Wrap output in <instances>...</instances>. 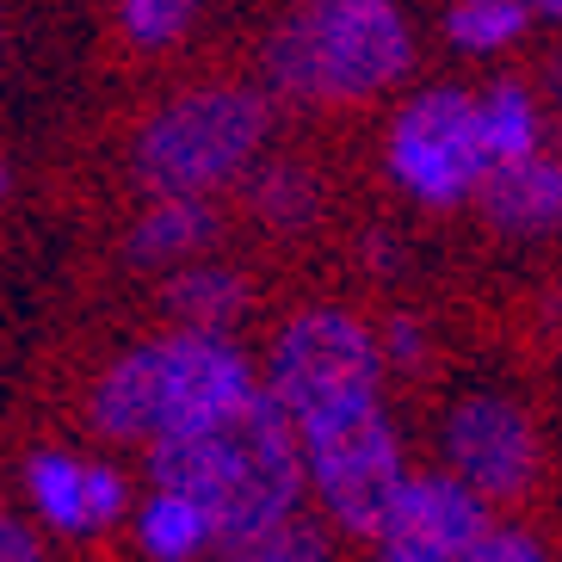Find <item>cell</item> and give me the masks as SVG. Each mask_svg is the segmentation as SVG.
<instances>
[{
    "instance_id": "obj_10",
    "label": "cell",
    "mask_w": 562,
    "mask_h": 562,
    "mask_svg": "<svg viewBox=\"0 0 562 562\" xmlns=\"http://www.w3.org/2000/svg\"><path fill=\"white\" fill-rule=\"evenodd\" d=\"M25 488L56 531H105L131 501L112 463H81L68 451H37L25 463Z\"/></svg>"
},
{
    "instance_id": "obj_4",
    "label": "cell",
    "mask_w": 562,
    "mask_h": 562,
    "mask_svg": "<svg viewBox=\"0 0 562 562\" xmlns=\"http://www.w3.org/2000/svg\"><path fill=\"white\" fill-rule=\"evenodd\" d=\"M272 112L248 87H199L149 117L136 136V180L155 199H204L260 155Z\"/></svg>"
},
{
    "instance_id": "obj_15",
    "label": "cell",
    "mask_w": 562,
    "mask_h": 562,
    "mask_svg": "<svg viewBox=\"0 0 562 562\" xmlns=\"http://www.w3.org/2000/svg\"><path fill=\"white\" fill-rule=\"evenodd\" d=\"M476 136H482V155H488V167L495 161H519V155L538 149V105H531L526 87H488L476 100Z\"/></svg>"
},
{
    "instance_id": "obj_23",
    "label": "cell",
    "mask_w": 562,
    "mask_h": 562,
    "mask_svg": "<svg viewBox=\"0 0 562 562\" xmlns=\"http://www.w3.org/2000/svg\"><path fill=\"white\" fill-rule=\"evenodd\" d=\"M378 562H446V557H432V550H420V544H396V538H378Z\"/></svg>"
},
{
    "instance_id": "obj_22",
    "label": "cell",
    "mask_w": 562,
    "mask_h": 562,
    "mask_svg": "<svg viewBox=\"0 0 562 562\" xmlns=\"http://www.w3.org/2000/svg\"><path fill=\"white\" fill-rule=\"evenodd\" d=\"M0 562H44L37 557V538L19 519H7V513H0Z\"/></svg>"
},
{
    "instance_id": "obj_14",
    "label": "cell",
    "mask_w": 562,
    "mask_h": 562,
    "mask_svg": "<svg viewBox=\"0 0 562 562\" xmlns=\"http://www.w3.org/2000/svg\"><path fill=\"white\" fill-rule=\"evenodd\" d=\"M167 303L180 310L186 328L223 334L235 315L248 310V284L235 279V272H223V266H186V272H173V284H167Z\"/></svg>"
},
{
    "instance_id": "obj_6",
    "label": "cell",
    "mask_w": 562,
    "mask_h": 562,
    "mask_svg": "<svg viewBox=\"0 0 562 562\" xmlns=\"http://www.w3.org/2000/svg\"><path fill=\"white\" fill-rule=\"evenodd\" d=\"M383 352L364 322L340 310H303L297 322H284L279 347H272V371H266V396L284 408L291 427L315 420L328 408L378 396Z\"/></svg>"
},
{
    "instance_id": "obj_17",
    "label": "cell",
    "mask_w": 562,
    "mask_h": 562,
    "mask_svg": "<svg viewBox=\"0 0 562 562\" xmlns=\"http://www.w3.org/2000/svg\"><path fill=\"white\" fill-rule=\"evenodd\" d=\"M254 211H260L272 229H303L315 216V180L303 167H266L260 186H254Z\"/></svg>"
},
{
    "instance_id": "obj_18",
    "label": "cell",
    "mask_w": 562,
    "mask_h": 562,
    "mask_svg": "<svg viewBox=\"0 0 562 562\" xmlns=\"http://www.w3.org/2000/svg\"><path fill=\"white\" fill-rule=\"evenodd\" d=\"M199 0H124V32L143 44V50H161L192 25Z\"/></svg>"
},
{
    "instance_id": "obj_2",
    "label": "cell",
    "mask_w": 562,
    "mask_h": 562,
    "mask_svg": "<svg viewBox=\"0 0 562 562\" xmlns=\"http://www.w3.org/2000/svg\"><path fill=\"white\" fill-rule=\"evenodd\" d=\"M254 390V364L241 359L229 334L186 328L155 347H136L112 364L93 390V420L105 439L155 446L167 432H186L223 414Z\"/></svg>"
},
{
    "instance_id": "obj_19",
    "label": "cell",
    "mask_w": 562,
    "mask_h": 562,
    "mask_svg": "<svg viewBox=\"0 0 562 562\" xmlns=\"http://www.w3.org/2000/svg\"><path fill=\"white\" fill-rule=\"evenodd\" d=\"M223 562H328V550H322V538L315 531H303V526H272V531H260V538H248V544H235Z\"/></svg>"
},
{
    "instance_id": "obj_12",
    "label": "cell",
    "mask_w": 562,
    "mask_h": 562,
    "mask_svg": "<svg viewBox=\"0 0 562 562\" xmlns=\"http://www.w3.org/2000/svg\"><path fill=\"white\" fill-rule=\"evenodd\" d=\"M211 204L199 199H161L136 216L131 229V260L136 266H180L186 254H199L211 241Z\"/></svg>"
},
{
    "instance_id": "obj_24",
    "label": "cell",
    "mask_w": 562,
    "mask_h": 562,
    "mask_svg": "<svg viewBox=\"0 0 562 562\" xmlns=\"http://www.w3.org/2000/svg\"><path fill=\"white\" fill-rule=\"evenodd\" d=\"M364 254H371V266H396V241H390V235H371V241H364Z\"/></svg>"
},
{
    "instance_id": "obj_25",
    "label": "cell",
    "mask_w": 562,
    "mask_h": 562,
    "mask_svg": "<svg viewBox=\"0 0 562 562\" xmlns=\"http://www.w3.org/2000/svg\"><path fill=\"white\" fill-rule=\"evenodd\" d=\"M531 7H538V13H557V7H562V0H531Z\"/></svg>"
},
{
    "instance_id": "obj_1",
    "label": "cell",
    "mask_w": 562,
    "mask_h": 562,
    "mask_svg": "<svg viewBox=\"0 0 562 562\" xmlns=\"http://www.w3.org/2000/svg\"><path fill=\"white\" fill-rule=\"evenodd\" d=\"M149 470L155 488H173L204 513L216 550H235L260 531L284 526L303 501L297 432L260 383L199 427L155 439Z\"/></svg>"
},
{
    "instance_id": "obj_13",
    "label": "cell",
    "mask_w": 562,
    "mask_h": 562,
    "mask_svg": "<svg viewBox=\"0 0 562 562\" xmlns=\"http://www.w3.org/2000/svg\"><path fill=\"white\" fill-rule=\"evenodd\" d=\"M136 538L149 550L155 562H192L211 550V526H204V513L192 507L186 495L173 488H155V501H143L136 513Z\"/></svg>"
},
{
    "instance_id": "obj_7",
    "label": "cell",
    "mask_w": 562,
    "mask_h": 562,
    "mask_svg": "<svg viewBox=\"0 0 562 562\" xmlns=\"http://www.w3.org/2000/svg\"><path fill=\"white\" fill-rule=\"evenodd\" d=\"M390 173L408 186L420 204H463L488 173L476 136V100L458 87H432L420 100L402 105L396 131H390Z\"/></svg>"
},
{
    "instance_id": "obj_8",
    "label": "cell",
    "mask_w": 562,
    "mask_h": 562,
    "mask_svg": "<svg viewBox=\"0 0 562 562\" xmlns=\"http://www.w3.org/2000/svg\"><path fill=\"white\" fill-rule=\"evenodd\" d=\"M446 458L463 488L482 501H513L538 470V432L507 396H463L446 427Z\"/></svg>"
},
{
    "instance_id": "obj_11",
    "label": "cell",
    "mask_w": 562,
    "mask_h": 562,
    "mask_svg": "<svg viewBox=\"0 0 562 562\" xmlns=\"http://www.w3.org/2000/svg\"><path fill=\"white\" fill-rule=\"evenodd\" d=\"M476 192L507 235H544L562 216V173L538 149L519 155V161H495L476 180Z\"/></svg>"
},
{
    "instance_id": "obj_20",
    "label": "cell",
    "mask_w": 562,
    "mask_h": 562,
    "mask_svg": "<svg viewBox=\"0 0 562 562\" xmlns=\"http://www.w3.org/2000/svg\"><path fill=\"white\" fill-rule=\"evenodd\" d=\"M458 562H544V544L526 538V531H495V526H488Z\"/></svg>"
},
{
    "instance_id": "obj_9",
    "label": "cell",
    "mask_w": 562,
    "mask_h": 562,
    "mask_svg": "<svg viewBox=\"0 0 562 562\" xmlns=\"http://www.w3.org/2000/svg\"><path fill=\"white\" fill-rule=\"evenodd\" d=\"M488 531V501L476 488H463L458 476H408L402 470L396 495L383 507L371 538H396V544H420L432 557L458 562L463 550Z\"/></svg>"
},
{
    "instance_id": "obj_26",
    "label": "cell",
    "mask_w": 562,
    "mask_h": 562,
    "mask_svg": "<svg viewBox=\"0 0 562 562\" xmlns=\"http://www.w3.org/2000/svg\"><path fill=\"white\" fill-rule=\"evenodd\" d=\"M7 186H13V180H7V161H0V199H7Z\"/></svg>"
},
{
    "instance_id": "obj_16",
    "label": "cell",
    "mask_w": 562,
    "mask_h": 562,
    "mask_svg": "<svg viewBox=\"0 0 562 562\" xmlns=\"http://www.w3.org/2000/svg\"><path fill=\"white\" fill-rule=\"evenodd\" d=\"M526 19H531V0H458L446 13V32L458 50H501V44H513V37L526 32Z\"/></svg>"
},
{
    "instance_id": "obj_5",
    "label": "cell",
    "mask_w": 562,
    "mask_h": 562,
    "mask_svg": "<svg viewBox=\"0 0 562 562\" xmlns=\"http://www.w3.org/2000/svg\"><path fill=\"white\" fill-rule=\"evenodd\" d=\"M291 432H297V458H303V488H315L322 507L347 531L371 538L402 482V446L383 402L378 396L347 402V408L315 414Z\"/></svg>"
},
{
    "instance_id": "obj_3",
    "label": "cell",
    "mask_w": 562,
    "mask_h": 562,
    "mask_svg": "<svg viewBox=\"0 0 562 562\" xmlns=\"http://www.w3.org/2000/svg\"><path fill=\"white\" fill-rule=\"evenodd\" d=\"M266 63L291 100L347 105L408 75L414 37L396 0H303L279 25Z\"/></svg>"
},
{
    "instance_id": "obj_21",
    "label": "cell",
    "mask_w": 562,
    "mask_h": 562,
    "mask_svg": "<svg viewBox=\"0 0 562 562\" xmlns=\"http://www.w3.org/2000/svg\"><path fill=\"white\" fill-rule=\"evenodd\" d=\"M378 352H390L396 364H420V328H414L408 315H402V322H390V328H383V347H378Z\"/></svg>"
}]
</instances>
